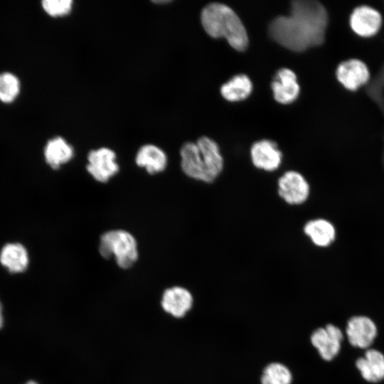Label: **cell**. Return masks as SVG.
<instances>
[{"label":"cell","mask_w":384,"mask_h":384,"mask_svg":"<svg viewBox=\"0 0 384 384\" xmlns=\"http://www.w3.org/2000/svg\"><path fill=\"white\" fill-rule=\"evenodd\" d=\"M304 233L319 247L329 245L335 238L333 225L324 219L311 220L304 227Z\"/></svg>","instance_id":"d6986e66"},{"label":"cell","mask_w":384,"mask_h":384,"mask_svg":"<svg viewBox=\"0 0 384 384\" xmlns=\"http://www.w3.org/2000/svg\"><path fill=\"white\" fill-rule=\"evenodd\" d=\"M252 90V82L244 74L235 75L220 87L222 96L230 102L240 101L247 98Z\"/></svg>","instance_id":"ffe728a7"},{"label":"cell","mask_w":384,"mask_h":384,"mask_svg":"<svg viewBox=\"0 0 384 384\" xmlns=\"http://www.w3.org/2000/svg\"><path fill=\"white\" fill-rule=\"evenodd\" d=\"M135 162L139 167L144 168L149 174L162 172L167 166L168 159L166 153L154 144L142 146L135 156Z\"/></svg>","instance_id":"2e32d148"},{"label":"cell","mask_w":384,"mask_h":384,"mask_svg":"<svg viewBox=\"0 0 384 384\" xmlns=\"http://www.w3.org/2000/svg\"><path fill=\"white\" fill-rule=\"evenodd\" d=\"M279 197L289 205L304 203L310 193V187L305 178L296 171L284 173L277 181Z\"/></svg>","instance_id":"5b68a950"},{"label":"cell","mask_w":384,"mask_h":384,"mask_svg":"<svg viewBox=\"0 0 384 384\" xmlns=\"http://www.w3.org/2000/svg\"><path fill=\"white\" fill-rule=\"evenodd\" d=\"M356 367L365 380L381 381L384 379V354L376 349H368L364 356L356 360Z\"/></svg>","instance_id":"5bb4252c"},{"label":"cell","mask_w":384,"mask_h":384,"mask_svg":"<svg viewBox=\"0 0 384 384\" xmlns=\"http://www.w3.org/2000/svg\"><path fill=\"white\" fill-rule=\"evenodd\" d=\"M343 339L341 330L331 324L324 328L317 329L311 336L312 345L318 350L320 356L326 361L333 360L338 354Z\"/></svg>","instance_id":"8992f818"},{"label":"cell","mask_w":384,"mask_h":384,"mask_svg":"<svg viewBox=\"0 0 384 384\" xmlns=\"http://www.w3.org/2000/svg\"><path fill=\"white\" fill-rule=\"evenodd\" d=\"M180 156L181 169L187 176L196 181L212 183L196 143H184L181 147Z\"/></svg>","instance_id":"9c48e42d"},{"label":"cell","mask_w":384,"mask_h":384,"mask_svg":"<svg viewBox=\"0 0 384 384\" xmlns=\"http://www.w3.org/2000/svg\"><path fill=\"white\" fill-rule=\"evenodd\" d=\"M336 75L339 82L349 90H356L366 84L370 78L367 66L358 59H351L340 63Z\"/></svg>","instance_id":"30bf717a"},{"label":"cell","mask_w":384,"mask_h":384,"mask_svg":"<svg viewBox=\"0 0 384 384\" xmlns=\"http://www.w3.org/2000/svg\"><path fill=\"white\" fill-rule=\"evenodd\" d=\"M250 156L253 165L266 171L277 170L282 161V154L277 144L267 139L254 143L250 149Z\"/></svg>","instance_id":"ba28073f"},{"label":"cell","mask_w":384,"mask_h":384,"mask_svg":"<svg viewBox=\"0 0 384 384\" xmlns=\"http://www.w3.org/2000/svg\"><path fill=\"white\" fill-rule=\"evenodd\" d=\"M381 23L380 13L368 6L356 8L350 17L352 30L362 37H370L377 33Z\"/></svg>","instance_id":"8fae6325"},{"label":"cell","mask_w":384,"mask_h":384,"mask_svg":"<svg viewBox=\"0 0 384 384\" xmlns=\"http://www.w3.org/2000/svg\"><path fill=\"white\" fill-rule=\"evenodd\" d=\"M72 0H44L42 1L43 10L52 17L67 16L72 11Z\"/></svg>","instance_id":"603a6c76"},{"label":"cell","mask_w":384,"mask_h":384,"mask_svg":"<svg viewBox=\"0 0 384 384\" xmlns=\"http://www.w3.org/2000/svg\"><path fill=\"white\" fill-rule=\"evenodd\" d=\"M43 153L46 163L53 169H58L73 159L74 149L64 138L56 137L48 141Z\"/></svg>","instance_id":"e0dca14e"},{"label":"cell","mask_w":384,"mask_h":384,"mask_svg":"<svg viewBox=\"0 0 384 384\" xmlns=\"http://www.w3.org/2000/svg\"><path fill=\"white\" fill-rule=\"evenodd\" d=\"M192 304L191 292L182 287L169 288L162 296L161 306L164 310L177 318L183 317L190 310Z\"/></svg>","instance_id":"4fadbf2b"},{"label":"cell","mask_w":384,"mask_h":384,"mask_svg":"<svg viewBox=\"0 0 384 384\" xmlns=\"http://www.w3.org/2000/svg\"><path fill=\"white\" fill-rule=\"evenodd\" d=\"M2 325H3L2 307L0 302V328H1Z\"/></svg>","instance_id":"cb8c5ba5"},{"label":"cell","mask_w":384,"mask_h":384,"mask_svg":"<svg viewBox=\"0 0 384 384\" xmlns=\"http://www.w3.org/2000/svg\"><path fill=\"white\" fill-rule=\"evenodd\" d=\"M21 84L18 78L11 73H0V100L9 103L18 95Z\"/></svg>","instance_id":"7402d4cb"},{"label":"cell","mask_w":384,"mask_h":384,"mask_svg":"<svg viewBox=\"0 0 384 384\" xmlns=\"http://www.w3.org/2000/svg\"><path fill=\"white\" fill-rule=\"evenodd\" d=\"M274 99L279 103L294 102L299 94L295 73L289 68L279 69L271 83Z\"/></svg>","instance_id":"7c38bea8"},{"label":"cell","mask_w":384,"mask_h":384,"mask_svg":"<svg viewBox=\"0 0 384 384\" xmlns=\"http://www.w3.org/2000/svg\"><path fill=\"white\" fill-rule=\"evenodd\" d=\"M0 262L10 272H22L26 270L29 262L27 250L21 243H7L0 252Z\"/></svg>","instance_id":"ac0fdd59"},{"label":"cell","mask_w":384,"mask_h":384,"mask_svg":"<svg viewBox=\"0 0 384 384\" xmlns=\"http://www.w3.org/2000/svg\"><path fill=\"white\" fill-rule=\"evenodd\" d=\"M196 144L201 151L207 174L212 182L219 176L223 169V159L217 143L207 137L198 139Z\"/></svg>","instance_id":"9a60e30c"},{"label":"cell","mask_w":384,"mask_h":384,"mask_svg":"<svg viewBox=\"0 0 384 384\" xmlns=\"http://www.w3.org/2000/svg\"><path fill=\"white\" fill-rule=\"evenodd\" d=\"M99 252L105 259L114 257L117 265L122 269L131 267L139 257L135 238L121 229L109 230L101 235Z\"/></svg>","instance_id":"3957f363"},{"label":"cell","mask_w":384,"mask_h":384,"mask_svg":"<svg viewBox=\"0 0 384 384\" xmlns=\"http://www.w3.org/2000/svg\"><path fill=\"white\" fill-rule=\"evenodd\" d=\"M116 153L107 147L91 150L87 154V171L100 183L107 182L119 170Z\"/></svg>","instance_id":"277c9868"},{"label":"cell","mask_w":384,"mask_h":384,"mask_svg":"<svg viewBox=\"0 0 384 384\" xmlns=\"http://www.w3.org/2000/svg\"><path fill=\"white\" fill-rule=\"evenodd\" d=\"M327 23V12L319 2L297 0L292 2L289 15L270 23L269 33L281 46L301 52L324 42Z\"/></svg>","instance_id":"6da1fadb"},{"label":"cell","mask_w":384,"mask_h":384,"mask_svg":"<svg viewBox=\"0 0 384 384\" xmlns=\"http://www.w3.org/2000/svg\"><path fill=\"white\" fill-rule=\"evenodd\" d=\"M201 23L213 38H225L234 49L243 51L248 45V36L242 21L227 5L211 3L201 11Z\"/></svg>","instance_id":"7a4b0ae2"},{"label":"cell","mask_w":384,"mask_h":384,"mask_svg":"<svg viewBox=\"0 0 384 384\" xmlns=\"http://www.w3.org/2000/svg\"><path fill=\"white\" fill-rule=\"evenodd\" d=\"M292 379L291 372L285 366L273 363L265 368L261 383L262 384H290Z\"/></svg>","instance_id":"44dd1931"},{"label":"cell","mask_w":384,"mask_h":384,"mask_svg":"<svg viewBox=\"0 0 384 384\" xmlns=\"http://www.w3.org/2000/svg\"><path fill=\"white\" fill-rule=\"evenodd\" d=\"M26 384H38V383H36L35 381L30 380V381H28V383H26Z\"/></svg>","instance_id":"d4e9b609"},{"label":"cell","mask_w":384,"mask_h":384,"mask_svg":"<svg viewBox=\"0 0 384 384\" xmlns=\"http://www.w3.org/2000/svg\"><path fill=\"white\" fill-rule=\"evenodd\" d=\"M378 334L374 321L366 316H354L348 319L346 334L349 343L360 348H368L373 343Z\"/></svg>","instance_id":"52a82bcc"}]
</instances>
